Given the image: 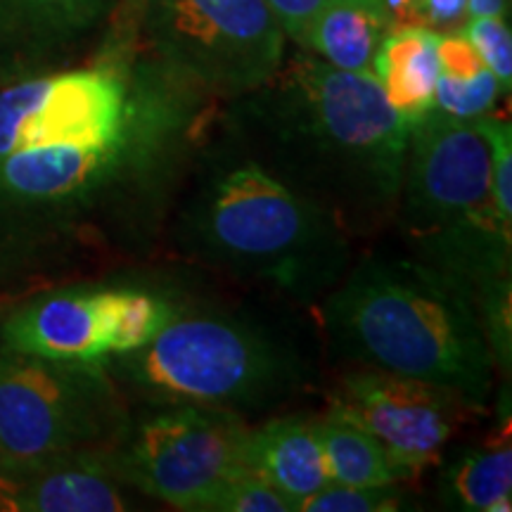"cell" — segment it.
I'll return each instance as SVG.
<instances>
[{
	"instance_id": "cell-1",
	"label": "cell",
	"mask_w": 512,
	"mask_h": 512,
	"mask_svg": "<svg viewBox=\"0 0 512 512\" xmlns=\"http://www.w3.org/2000/svg\"><path fill=\"white\" fill-rule=\"evenodd\" d=\"M219 114L150 55L114 98L0 155V290L150 252Z\"/></svg>"
},
{
	"instance_id": "cell-2",
	"label": "cell",
	"mask_w": 512,
	"mask_h": 512,
	"mask_svg": "<svg viewBox=\"0 0 512 512\" xmlns=\"http://www.w3.org/2000/svg\"><path fill=\"white\" fill-rule=\"evenodd\" d=\"M221 121L354 242L394 223L411 121L375 74L337 69L302 48L271 81L230 100Z\"/></svg>"
},
{
	"instance_id": "cell-3",
	"label": "cell",
	"mask_w": 512,
	"mask_h": 512,
	"mask_svg": "<svg viewBox=\"0 0 512 512\" xmlns=\"http://www.w3.org/2000/svg\"><path fill=\"white\" fill-rule=\"evenodd\" d=\"M178 259L318 304L351 268L354 240L275 178L216 121L164 233Z\"/></svg>"
},
{
	"instance_id": "cell-4",
	"label": "cell",
	"mask_w": 512,
	"mask_h": 512,
	"mask_svg": "<svg viewBox=\"0 0 512 512\" xmlns=\"http://www.w3.org/2000/svg\"><path fill=\"white\" fill-rule=\"evenodd\" d=\"M330 351L356 368L441 384L486 403L494 356L460 287L418 256L368 254L318 302Z\"/></svg>"
},
{
	"instance_id": "cell-5",
	"label": "cell",
	"mask_w": 512,
	"mask_h": 512,
	"mask_svg": "<svg viewBox=\"0 0 512 512\" xmlns=\"http://www.w3.org/2000/svg\"><path fill=\"white\" fill-rule=\"evenodd\" d=\"M145 406H200L252 418L313 387V363L287 332L249 316L178 306L150 344L105 361Z\"/></svg>"
},
{
	"instance_id": "cell-6",
	"label": "cell",
	"mask_w": 512,
	"mask_h": 512,
	"mask_svg": "<svg viewBox=\"0 0 512 512\" xmlns=\"http://www.w3.org/2000/svg\"><path fill=\"white\" fill-rule=\"evenodd\" d=\"M131 418L105 363L55 361L0 344V467L107 453Z\"/></svg>"
},
{
	"instance_id": "cell-7",
	"label": "cell",
	"mask_w": 512,
	"mask_h": 512,
	"mask_svg": "<svg viewBox=\"0 0 512 512\" xmlns=\"http://www.w3.org/2000/svg\"><path fill=\"white\" fill-rule=\"evenodd\" d=\"M152 57L216 100H238L271 81L285 31L266 0H145Z\"/></svg>"
},
{
	"instance_id": "cell-8",
	"label": "cell",
	"mask_w": 512,
	"mask_h": 512,
	"mask_svg": "<svg viewBox=\"0 0 512 512\" xmlns=\"http://www.w3.org/2000/svg\"><path fill=\"white\" fill-rule=\"evenodd\" d=\"M249 420L200 406H150L107 451V463L140 496L174 510L211 512L247 467Z\"/></svg>"
},
{
	"instance_id": "cell-9",
	"label": "cell",
	"mask_w": 512,
	"mask_h": 512,
	"mask_svg": "<svg viewBox=\"0 0 512 512\" xmlns=\"http://www.w3.org/2000/svg\"><path fill=\"white\" fill-rule=\"evenodd\" d=\"M491 207V152L477 121L437 107L411 121L394 216L403 238H432Z\"/></svg>"
},
{
	"instance_id": "cell-10",
	"label": "cell",
	"mask_w": 512,
	"mask_h": 512,
	"mask_svg": "<svg viewBox=\"0 0 512 512\" xmlns=\"http://www.w3.org/2000/svg\"><path fill=\"white\" fill-rule=\"evenodd\" d=\"M330 406L380 441L401 482H415L484 403L434 382L354 368L339 377Z\"/></svg>"
},
{
	"instance_id": "cell-11",
	"label": "cell",
	"mask_w": 512,
	"mask_h": 512,
	"mask_svg": "<svg viewBox=\"0 0 512 512\" xmlns=\"http://www.w3.org/2000/svg\"><path fill=\"white\" fill-rule=\"evenodd\" d=\"M121 285H57L0 306V344L55 361L114 356Z\"/></svg>"
},
{
	"instance_id": "cell-12",
	"label": "cell",
	"mask_w": 512,
	"mask_h": 512,
	"mask_svg": "<svg viewBox=\"0 0 512 512\" xmlns=\"http://www.w3.org/2000/svg\"><path fill=\"white\" fill-rule=\"evenodd\" d=\"M121 0H0V86L79 67Z\"/></svg>"
},
{
	"instance_id": "cell-13",
	"label": "cell",
	"mask_w": 512,
	"mask_h": 512,
	"mask_svg": "<svg viewBox=\"0 0 512 512\" xmlns=\"http://www.w3.org/2000/svg\"><path fill=\"white\" fill-rule=\"evenodd\" d=\"M3 510L121 512L140 494L107 463V453H79L27 467H0Z\"/></svg>"
},
{
	"instance_id": "cell-14",
	"label": "cell",
	"mask_w": 512,
	"mask_h": 512,
	"mask_svg": "<svg viewBox=\"0 0 512 512\" xmlns=\"http://www.w3.org/2000/svg\"><path fill=\"white\" fill-rule=\"evenodd\" d=\"M247 465L302 510L330 482L316 434V415H278L249 427Z\"/></svg>"
},
{
	"instance_id": "cell-15",
	"label": "cell",
	"mask_w": 512,
	"mask_h": 512,
	"mask_svg": "<svg viewBox=\"0 0 512 512\" xmlns=\"http://www.w3.org/2000/svg\"><path fill=\"white\" fill-rule=\"evenodd\" d=\"M394 27L384 0H330L313 19L302 48L337 69L373 74L377 50Z\"/></svg>"
},
{
	"instance_id": "cell-16",
	"label": "cell",
	"mask_w": 512,
	"mask_h": 512,
	"mask_svg": "<svg viewBox=\"0 0 512 512\" xmlns=\"http://www.w3.org/2000/svg\"><path fill=\"white\" fill-rule=\"evenodd\" d=\"M437 31L394 27L373 60V74L384 98L403 119L415 121L434 110L437 86Z\"/></svg>"
},
{
	"instance_id": "cell-17",
	"label": "cell",
	"mask_w": 512,
	"mask_h": 512,
	"mask_svg": "<svg viewBox=\"0 0 512 512\" xmlns=\"http://www.w3.org/2000/svg\"><path fill=\"white\" fill-rule=\"evenodd\" d=\"M316 434L330 482L349 486H394L399 472L384 446L337 408L316 415Z\"/></svg>"
},
{
	"instance_id": "cell-18",
	"label": "cell",
	"mask_w": 512,
	"mask_h": 512,
	"mask_svg": "<svg viewBox=\"0 0 512 512\" xmlns=\"http://www.w3.org/2000/svg\"><path fill=\"white\" fill-rule=\"evenodd\" d=\"M444 501L467 512H510L512 508V446L510 420L486 439L482 448L465 453L448 467Z\"/></svg>"
},
{
	"instance_id": "cell-19",
	"label": "cell",
	"mask_w": 512,
	"mask_h": 512,
	"mask_svg": "<svg viewBox=\"0 0 512 512\" xmlns=\"http://www.w3.org/2000/svg\"><path fill=\"white\" fill-rule=\"evenodd\" d=\"M503 86L491 69L472 79H451L439 74L434 86V107L456 119H479L494 112Z\"/></svg>"
},
{
	"instance_id": "cell-20",
	"label": "cell",
	"mask_w": 512,
	"mask_h": 512,
	"mask_svg": "<svg viewBox=\"0 0 512 512\" xmlns=\"http://www.w3.org/2000/svg\"><path fill=\"white\" fill-rule=\"evenodd\" d=\"M403 508L399 484L394 486H349L328 482L306 498L299 512H389Z\"/></svg>"
},
{
	"instance_id": "cell-21",
	"label": "cell",
	"mask_w": 512,
	"mask_h": 512,
	"mask_svg": "<svg viewBox=\"0 0 512 512\" xmlns=\"http://www.w3.org/2000/svg\"><path fill=\"white\" fill-rule=\"evenodd\" d=\"M211 512H297L294 503L254 467H242L211 503Z\"/></svg>"
},
{
	"instance_id": "cell-22",
	"label": "cell",
	"mask_w": 512,
	"mask_h": 512,
	"mask_svg": "<svg viewBox=\"0 0 512 512\" xmlns=\"http://www.w3.org/2000/svg\"><path fill=\"white\" fill-rule=\"evenodd\" d=\"M491 152V197L503 221L512 223V126L489 112L475 119Z\"/></svg>"
},
{
	"instance_id": "cell-23",
	"label": "cell",
	"mask_w": 512,
	"mask_h": 512,
	"mask_svg": "<svg viewBox=\"0 0 512 512\" xmlns=\"http://www.w3.org/2000/svg\"><path fill=\"white\" fill-rule=\"evenodd\" d=\"M396 27H422L437 34L463 31L470 19V0H384Z\"/></svg>"
},
{
	"instance_id": "cell-24",
	"label": "cell",
	"mask_w": 512,
	"mask_h": 512,
	"mask_svg": "<svg viewBox=\"0 0 512 512\" xmlns=\"http://www.w3.org/2000/svg\"><path fill=\"white\" fill-rule=\"evenodd\" d=\"M463 34L477 50L486 67L501 81L503 91L510 93L512 83V36L503 17H470Z\"/></svg>"
},
{
	"instance_id": "cell-25",
	"label": "cell",
	"mask_w": 512,
	"mask_h": 512,
	"mask_svg": "<svg viewBox=\"0 0 512 512\" xmlns=\"http://www.w3.org/2000/svg\"><path fill=\"white\" fill-rule=\"evenodd\" d=\"M328 3L330 0H266L268 10L278 19L285 36L292 38L299 48L304 46L313 19L320 15V10Z\"/></svg>"
},
{
	"instance_id": "cell-26",
	"label": "cell",
	"mask_w": 512,
	"mask_h": 512,
	"mask_svg": "<svg viewBox=\"0 0 512 512\" xmlns=\"http://www.w3.org/2000/svg\"><path fill=\"white\" fill-rule=\"evenodd\" d=\"M508 0H470V17H505Z\"/></svg>"
}]
</instances>
